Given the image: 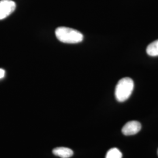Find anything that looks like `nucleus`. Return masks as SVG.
<instances>
[{"mask_svg":"<svg viewBox=\"0 0 158 158\" xmlns=\"http://www.w3.org/2000/svg\"><path fill=\"white\" fill-rule=\"evenodd\" d=\"M57 40L65 44H77L83 40V35L81 32L74 29L67 27H59L55 31Z\"/></svg>","mask_w":158,"mask_h":158,"instance_id":"nucleus-1","label":"nucleus"},{"mask_svg":"<svg viewBox=\"0 0 158 158\" xmlns=\"http://www.w3.org/2000/svg\"></svg>","mask_w":158,"mask_h":158,"instance_id":"nucleus-9","label":"nucleus"},{"mask_svg":"<svg viewBox=\"0 0 158 158\" xmlns=\"http://www.w3.org/2000/svg\"><path fill=\"white\" fill-rule=\"evenodd\" d=\"M4 75H5L4 70H3L2 69H0V79L3 78L4 77Z\"/></svg>","mask_w":158,"mask_h":158,"instance_id":"nucleus-8","label":"nucleus"},{"mask_svg":"<svg viewBox=\"0 0 158 158\" xmlns=\"http://www.w3.org/2000/svg\"><path fill=\"white\" fill-rule=\"evenodd\" d=\"M53 153L60 158H69L73 155V151L68 148L59 147L53 150Z\"/></svg>","mask_w":158,"mask_h":158,"instance_id":"nucleus-5","label":"nucleus"},{"mask_svg":"<svg viewBox=\"0 0 158 158\" xmlns=\"http://www.w3.org/2000/svg\"><path fill=\"white\" fill-rule=\"evenodd\" d=\"M141 130V124L137 121H131L124 125L122 132L125 135H132L139 132Z\"/></svg>","mask_w":158,"mask_h":158,"instance_id":"nucleus-4","label":"nucleus"},{"mask_svg":"<svg viewBox=\"0 0 158 158\" xmlns=\"http://www.w3.org/2000/svg\"><path fill=\"white\" fill-rule=\"evenodd\" d=\"M134 87V81L130 77H124L119 80L115 91L117 100L124 102L128 100L133 91Z\"/></svg>","mask_w":158,"mask_h":158,"instance_id":"nucleus-2","label":"nucleus"},{"mask_svg":"<svg viewBox=\"0 0 158 158\" xmlns=\"http://www.w3.org/2000/svg\"><path fill=\"white\" fill-rule=\"evenodd\" d=\"M147 53L151 56H158V40L148 46Z\"/></svg>","mask_w":158,"mask_h":158,"instance_id":"nucleus-6","label":"nucleus"},{"mask_svg":"<svg viewBox=\"0 0 158 158\" xmlns=\"http://www.w3.org/2000/svg\"><path fill=\"white\" fill-rule=\"evenodd\" d=\"M123 154L118 148H113L108 151L106 158H122Z\"/></svg>","mask_w":158,"mask_h":158,"instance_id":"nucleus-7","label":"nucleus"},{"mask_svg":"<svg viewBox=\"0 0 158 158\" xmlns=\"http://www.w3.org/2000/svg\"><path fill=\"white\" fill-rule=\"evenodd\" d=\"M16 8V4L12 0L0 1V20L11 15Z\"/></svg>","mask_w":158,"mask_h":158,"instance_id":"nucleus-3","label":"nucleus"}]
</instances>
